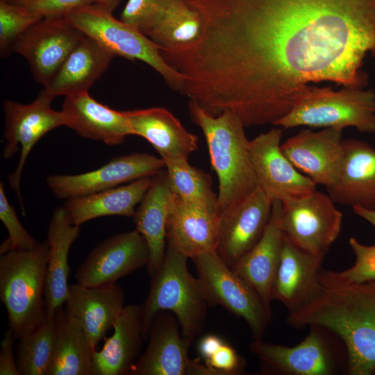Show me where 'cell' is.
I'll return each mask as SVG.
<instances>
[{
  "label": "cell",
  "mask_w": 375,
  "mask_h": 375,
  "mask_svg": "<svg viewBox=\"0 0 375 375\" xmlns=\"http://www.w3.org/2000/svg\"><path fill=\"white\" fill-rule=\"evenodd\" d=\"M199 14L193 45L165 50L183 78L179 93L209 114L246 127L273 124L310 83L364 88L375 57V0H184Z\"/></svg>",
  "instance_id": "cell-1"
},
{
  "label": "cell",
  "mask_w": 375,
  "mask_h": 375,
  "mask_svg": "<svg viewBox=\"0 0 375 375\" xmlns=\"http://www.w3.org/2000/svg\"><path fill=\"white\" fill-rule=\"evenodd\" d=\"M294 328L317 326L343 342L349 375H375V281L324 287L312 300L288 312Z\"/></svg>",
  "instance_id": "cell-2"
},
{
  "label": "cell",
  "mask_w": 375,
  "mask_h": 375,
  "mask_svg": "<svg viewBox=\"0 0 375 375\" xmlns=\"http://www.w3.org/2000/svg\"><path fill=\"white\" fill-rule=\"evenodd\" d=\"M188 107L192 121L204 135L211 166L218 178L217 205L222 217L258 186L249 156L250 140L243 123L233 113L226 111L212 115L190 101Z\"/></svg>",
  "instance_id": "cell-3"
},
{
  "label": "cell",
  "mask_w": 375,
  "mask_h": 375,
  "mask_svg": "<svg viewBox=\"0 0 375 375\" xmlns=\"http://www.w3.org/2000/svg\"><path fill=\"white\" fill-rule=\"evenodd\" d=\"M187 260L167 242L163 263L151 278L149 294L141 305L144 339L155 315L162 310L176 316L183 337L190 344L203 331L209 304L199 278L188 270Z\"/></svg>",
  "instance_id": "cell-4"
},
{
  "label": "cell",
  "mask_w": 375,
  "mask_h": 375,
  "mask_svg": "<svg viewBox=\"0 0 375 375\" xmlns=\"http://www.w3.org/2000/svg\"><path fill=\"white\" fill-rule=\"evenodd\" d=\"M49 243L27 250H10L0 256V299L9 328L20 339L46 319L44 288Z\"/></svg>",
  "instance_id": "cell-5"
},
{
  "label": "cell",
  "mask_w": 375,
  "mask_h": 375,
  "mask_svg": "<svg viewBox=\"0 0 375 375\" xmlns=\"http://www.w3.org/2000/svg\"><path fill=\"white\" fill-rule=\"evenodd\" d=\"M274 126L340 130L353 127L362 133H375V92L347 87L335 91L331 87L312 85Z\"/></svg>",
  "instance_id": "cell-6"
},
{
  "label": "cell",
  "mask_w": 375,
  "mask_h": 375,
  "mask_svg": "<svg viewBox=\"0 0 375 375\" xmlns=\"http://www.w3.org/2000/svg\"><path fill=\"white\" fill-rule=\"evenodd\" d=\"M65 17L115 56L145 62L162 77L171 89L179 92L183 78L164 60L160 47L137 28L116 19L112 11L94 3L76 9Z\"/></svg>",
  "instance_id": "cell-7"
},
{
  "label": "cell",
  "mask_w": 375,
  "mask_h": 375,
  "mask_svg": "<svg viewBox=\"0 0 375 375\" xmlns=\"http://www.w3.org/2000/svg\"><path fill=\"white\" fill-rule=\"evenodd\" d=\"M208 304L219 305L245 320L253 339H262L272 321V309L258 293L227 266L216 251L192 259Z\"/></svg>",
  "instance_id": "cell-8"
},
{
  "label": "cell",
  "mask_w": 375,
  "mask_h": 375,
  "mask_svg": "<svg viewBox=\"0 0 375 375\" xmlns=\"http://www.w3.org/2000/svg\"><path fill=\"white\" fill-rule=\"evenodd\" d=\"M53 99L43 89L30 103L24 104L9 99L3 102L5 122L3 157L9 159L20 152L17 165L8 176V180L19 199L24 215L25 210L20 182L27 158L40 139L49 131L64 126L60 112L51 108Z\"/></svg>",
  "instance_id": "cell-9"
},
{
  "label": "cell",
  "mask_w": 375,
  "mask_h": 375,
  "mask_svg": "<svg viewBox=\"0 0 375 375\" xmlns=\"http://www.w3.org/2000/svg\"><path fill=\"white\" fill-rule=\"evenodd\" d=\"M85 37L65 17H45L16 40L12 51L27 60L35 80L44 88Z\"/></svg>",
  "instance_id": "cell-10"
},
{
  "label": "cell",
  "mask_w": 375,
  "mask_h": 375,
  "mask_svg": "<svg viewBox=\"0 0 375 375\" xmlns=\"http://www.w3.org/2000/svg\"><path fill=\"white\" fill-rule=\"evenodd\" d=\"M335 203L328 193L317 190L301 199L282 203L283 234L298 247L324 256L341 230L342 214Z\"/></svg>",
  "instance_id": "cell-11"
},
{
  "label": "cell",
  "mask_w": 375,
  "mask_h": 375,
  "mask_svg": "<svg viewBox=\"0 0 375 375\" xmlns=\"http://www.w3.org/2000/svg\"><path fill=\"white\" fill-rule=\"evenodd\" d=\"M283 131L273 128L249 141V151L258 186L273 203L301 199L316 190V184L299 172L281 149Z\"/></svg>",
  "instance_id": "cell-12"
},
{
  "label": "cell",
  "mask_w": 375,
  "mask_h": 375,
  "mask_svg": "<svg viewBox=\"0 0 375 375\" xmlns=\"http://www.w3.org/2000/svg\"><path fill=\"white\" fill-rule=\"evenodd\" d=\"M148 338V345L131 375H219L199 358H190L191 344L183 337L172 312L162 310L155 315Z\"/></svg>",
  "instance_id": "cell-13"
},
{
  "label": "cell",
  "mask_w": 375,
  "mask_h": 375,
  "mask_svg": "<svg viewBox=\"0 0 375 375\" xmlns=\"http://www.w3.org/2000/svg\"><path fill=\"white\" fill-rule=\"evenodd\" d=\"M306 338L294 347L253 339L250 351L258 358L261 372L278 375H331L337 369L336 356L323 334L310 326Z\"/></svg>",
  "instance_id": "cell-14"
},
{
  "label": "cell",
  "mask_w": 375,
  "mask_h": 375,
  "mask_svg": "<svg viewBox=\"0 0 375 375\" xmlns=\"http://www.w3.org/2000/svg\"><path fill=\"white\" fill-rule=\"evenodd\" d=\"M165 167L161 158L147 153H133L114 158L101 167L85 173L48 176L46 183L53 195L67 200L151 177Z\"/></svg>",
  "instance_id": "cell-15"
},
{
  "label": "cell",
  "mask_w": 375,
  "mask_h": 375,
  "mask_svg": "<svg viewBox=\"0 0 375 375\" xmlns=\"http://www.w3.org/2000/svg\"><path fill=\"white\" fill-rule=\"evenodd\" d=\"M149 248L136 230L122 232L97 245L76 270L77 283L88 286L114 284L122 277L147 267Z\"/></svg>",
  "instance_id": "cell-16"
},
{
  "label": "cell",
  "mask_w": 375,
  "mask_h": 375,
  "mask_svg": "<svg viewBox=\"0 0 375 375\" xmlns=\"http://www.w3.org/2000/svg\"><path fill=\"white\" fill-rule=\"evenodd\" d=\"M342 131L303 129L281 144V149L299 172L328 188L337 179L344 154Z\"/></svg>",
  "instance_id": "cell-17"
},
{
  "label": "cell",
  "mask_w": 375,
  "mask_h": 375,
  "mask_svg": "<svg viewBox=\"0 0 375 375\" xmlns=\"http://www.w3.org/2000/svg\"><path fill=\"white\" fill-rule=\"evenodd\" d=\"M272 202L258 186L238 206L222 216L216 251L232 267L260 240L269 222Z\"/></svg>",
  "instance_id": "cell-18"
},
{
  "label": "cell",
  "mask_w": 375,
  "mask_h": 375,
  "mask_svg": "<svg viewBox=\"0 0 375 375\" xmlns=\"http://www.w3.org/2000/svg\"><path fill=\"white\" fill-rule=\"evenodd\" d=\"M324 257L298 247L283 234L271 300L280 301L291 312L315 298L323 289L319 274Z\"/></svg>",
  "instance_id": "cell-19"
},
{
  "label": "cell",
  "mask_w": 375,
  "mask_h": 375,
  "mask_svg": "<svg viewBox=\"0 0 375 375\" xmlns=\"http://www.w3.org/2000/svg\"><path fill=\"white\" fill-rule=\"evenodd\" d=\"M124 302V292L115 283L88 286L76 283L69 285L65 304L67 310L82 326L94 351L113 328Z\"/></svg>",
  "instance_id": "cell-20"
},
{
  "label": "cell",
  "mask_w": 375,
  "mask_h": 375,
  "mask_svg": "<svg viewBox=\"0 0 375 375\" xmlns=\"http://www.w3.org/2000/svg\"><path fill=\"white\" fill-rule=\"evenodd\" d=\"M60 112L64 126L85 138L115 146L133 135L124 111L99 103L88 91L65 97Z\"/></svg>",
  "instance_id": "cell-21"
},
{
  "label": "cell",
  "mask_w": 375,
  "mask_h": 375,
  "mask_svg": "<svg viewBox=\"0 0 375 375\" xmlns=\"http://www.w3.org/2000/svg\"><path fill=\"white\" fill-rule=\"evenodd\" d=\"M344 144L340 172L328 194L335 203L375 210V148L356 139Z\"/></svg>",
  "instance_id": "cell-22"
},
{
  "label": "cell",
  "mask_w": 375,
  "mask_h": 375,
  "mask_svg": "<svg viewBox=\"0 0 375 375\" xmlns=\"http://www.w3.org/2000/svg\"><path fill=\"white\" fill-rule=\"evenodd\" d=\"M221 223L219 212L184 201L174 194L167 240L188 258L192 259L216 251Z\"/></svg>",
  "instance_id": "cell-23"
},
{
  "label": "cell",
  "mask_w": 375,
  "mask_h": 375,
  "mask_svg": "<svg viewBox=\"0 0 375 375\" xmlns=\"http://www.w3.org/2000/svg\"><path fill=\"white\" fill-rule=\"evenodd\" d=\"M174 194L167 171L152 176V183L135 209L133 222L149 248L147 271L153 278L161 267L167 249V227Z\"/></svg>",
  "instance_id": "cell-24"
},
{
  "label": "cell",
  "mask_w": 375,
  "mask_h": 375,
  "mask_svg": "<svg viewBox=\"0 0 375 375\" xmlns=\"http://www.w3.org/2000/svg\"><path fill=\"white\" fill-rule=\"evenodd\" d=\"M133 135L144 138L164 160L185 159L197 151L199 139L169 110L153 107L124 111Z\"/></svg>",
  "instance_id": "cell-25"
},
{
  "label": "cell",
  "mask_w": 375,
  "mask_h": 375,
  "mask_svg": "<svg viewBox=\"0 0 375 375\" xmlns=\"http://www.w3.org/2000/svg\"><path fill=\"white\" fill-rule=\"evenodd\" d=\"M113 329L101 349L92 352L91 375L131 374L144 339L141 305H126Z\"/></svg>",
  "instance_id": "cell-26"
},
{
  "label": "cell",
  "mask_w": 375,
  "mask_h": 375,
  "mask_svg": "<svg viewBox=\"0 0 375 375\" xmlns=\"http://www.w3.org/2000/svg\"><path fill=\"white\" fill-rule=\"evenodd\" d=\"M282 203L275 201L267 226L258 242L231 269L249 283L271 307V290L283 243L281 224Z\"/></svg>",
  "instance_id": "cell-27"
},
{
  "label": "cell",
  "mask_w": 375,
  "mask_h": 375,
  "mask_svg": "<svg viewBox=\"0 0 375 375\" xmlns=\"http://www.w3.org/2000/svg\"><path fill=\"white\" fill-rule=\"evenodd\" d=\"M80 232V226L71 223L63 207L53 210L47 231L49 250L44 303L47 317H53L56 310L66 302L69 285V253Z\"/></svg>",
  "instance_id": "cell-28"
},
{
  "label": "cell",
  "mask_w": 375,
  "mask_h": 375,
  "mask_svg": "<svg viewBox=\"0 0 375 375\" xmlns=\"http://www.w3.org/2000/svg\"><path fill=\"white\" fill-rule=\"evenodd\" d=\"M115 57L94 39L85 35L43 89L53 97L87 92Z\"/></svg>",
  "instance_id": "cell-29"
},
{
  "label": "cell",
  "mask_w": 375,
  "mask_h": 375,
  "mask_svg": "<svg viewBox=\"0 0 375 375\" xmlns=\"http://www.w3.org/2000/svg\"><path fill=\"white\" fill-rule=\"evenodd\" d=\"M152 183V176L85 196L65 200L63 208L72 224L80 226L106 216L133 217Z\"/></svg>",
  "instance_id": "cell-30"
},
{
  "label": "cell",
  "mask_w": 375,
  "mask_h": 375,
  "mask_svg": "<svg viewBox=\"0 0 375 375\" xmlns=\"http://www.w3.org/2000/svg\"><path fill=\"white\" fill-rule=\"evenodd\" d=\"M54 319L56 335L48 375H91L93 350L82 326L62 306Z\"/></svg>",
  "instance_id": "cell-31"
},
{
  "label": "cell",
  "mask_w": 375,
  "mask_h": 375,
  "mask_svg": "<svg viewBox=\"0 0 375 375\" xmlns=\"http://www.w3.org/2000/svg\"><path fill=\"white\" fill-rule=\"evenodd\" d=\"M202 32L203 23L198 12L184 0H172L147 36L160 50H177L197 42Z\"/></svg>",
  "instance_id": "cell-32"
},
{
  "label": "cell",
  "mask_w": 375,
  "mask_h": 375,
  "mask_svg": "<svg viewBox=\"0 0 375 375\" xmlns=\"http://www.w3.org/2000/svg\"><path fill=\"white\" fill-rule=\"evenodd\" d=\"M164 162L174 195L184 201L219 212L217 194L212 189L209 174L192 166L188 160L169 159Z\"/></svg>",
  "instance_id": "cell-33"
},
{
  "label": "cell",
  "mask_w": 375,
  "mask_h": 375,
  "mask_svg": "<svg viewBox=\"0 0 375 375\" xmlns=\"http://www.w3.org/2000/svg\"><path fill=\"white\" fill-rule=\"evenodd\" d=\"M53 317H47L32 333L19 339L16 362L20 375H48L56 341Z\"/></svg>",
  "instance_id": "cell-34"
},
{
  "label": "cell",
  "mask_w": 375,
  "mask_h": 375,
  "mask_svg": "<svg viewBox=\"0 0 375 375\" xmlns=\"http://www.w3.org/2000/svg\"><path fill=\"white\" fill-rule=\"evenodd\" d=\"M349 244L355 255L354 264L343 271L321 269L319 279L324 287H337L375 281V244L365 245L356 238Z\"/></svg>",
  "instance_id": "cell-35"
},
{
  "label": "cell",
  "mask_w": 375,
  "mask_h": 375,
  "mask_svg": "<svg viewBox=\"0 0 375 375\" xmlns=\"http://www.w3.org/2000/svg\"><path fill=\"white\" fill-rule=\"evenodd\" d=\"M42 16L28 11L24 6L0 0V53L5 56L12 51L16 40Z\"/></svg>",
  "instance_id": "cell-36"
},
{
  "label": "cell",
  "mask_w": 375,
  "mask_h": 375,
  "mask_svg": "<svg viewBox=\"0 0 375 375\" xmlns=\"http://www.w3.org/2000/svg\"><path fill=\"white\" fill-rule=\"evenodd\" d=\"M0 219L8 234V238L1 244V254L10 250L33 249L41 244L21 224L14 208L7 199L2 182L0 183Z\"/></svg>",
  "instance_id": "cell-37"
},
{
  "label": "cell",
  "mask_w": 375,
  "mask_h": 375,
  "mask_svg": "<svg viewBox=\"0 0 375 375\" xmlns=\"http://www.w3.org/2000/svg\"><path fill=\"white\" fill-rule=\"evenodd\" d=\"M172 0H128L120 19L146 35L161 19Z\"/></svg>",
  "instance_id": "cell-38"
},
{
  "label": "cell",
  "mask_w": 375,
  "mask_h": 375,
  "mask_svg": "<svg viewBox=\"0 0 375 375\" xmlns=\"http://www.w3.org/2000/svg\"><path fill=\"white\" fill-rule=\"evenodd\" d=\"M94 3V0H31L24 7L30 12L42 17L62 16Z\"/></svg>",
  "instance_id": "cell-39"
},
{
  "label": "cell",
  "mask_w": 375,
  "mask_h": 375,
  "mask_svg": "<svg viewBox=\"0 0 375 375\" xmlns=\"http://www.w3.org/2000/svg\"><path fill=\"white\" fill-rule=\"evenodd\" d=\"M243 358L230 344L224 342L205 364L219 375H236L242 372Z\"/></svg>",
  "instance_id": "cell-40"
},
{
  "label": "cell",
  "mask_w": 375,
  "mask_h": 375,
  "mask_svg": "<svg viewBox=\"0 0 375 375\" xmlns=\"http://www.w3.org/2000/svg\"><path fill=\"white\" fill-rule=\"evenodd\" d=\"M15 339L12 331L8 328L1 342L0 375H20L13 350Z\"/></svg>",
  "instance_id": "cell-41"
},
{
  "label": "cell",
  "mask_w": 375,
  "mask_h": 375,
  "mask_svg": "<svg viewBox=\"0 0 375 375\" xmlns=\"http://www.w3.org/2000/svg\"><path fill=\"white\" fill-rule=\"evenodd\" d=\"M224 342L219 336L209 334L203 336L198 344V351L204 360L209 359Z\"/></svg>",
  "instance_id": "cell-42"
},
{
  "label": "cell",
  "mask_w": 375,
  "mask_h": 375,
  "mask_svg": "<svg viewBox=\"0 0 375 375\" xmlns=\"http://www.w3.org/2000/svg\"><path fill=\"white\" fill-rule=\"evenodd\" d=\"M352 209L356 215L368 222L375 228V210L366 209L358 206H354Z\"/></svg>",
  "instance_id": "cell-43"
},
{
  "label": "cell",
  "mask_w": 375,
  "mask_h": 375,
  "mask_svg": "<svg viewBox=\"0 0 375 375\" xmlns=\"http://www.w3.org/2000/svg\"><path fill=\"white\" fill-rule=\"evenodd\" d=\"M120 1L121 0H94V3L113 11L117 8Z\"/></svg>",
  "instance_id": "cell-44"
},
{
  "label": "cell",
  "mask_w": 375,
  "mask_h": 375,
  "mask_svg": "<svg viewBox=\"0 0 375 375\" xmlns=\"http://www.w3.org/2000/svg\"><path fill=\"white\" fill-rule=\"evenodd\" d=\"M9 3L17 4L22 6H26L31 0H5Z\"/></svg>",
  "instance_id": "cell-45"
}]
</instances>
